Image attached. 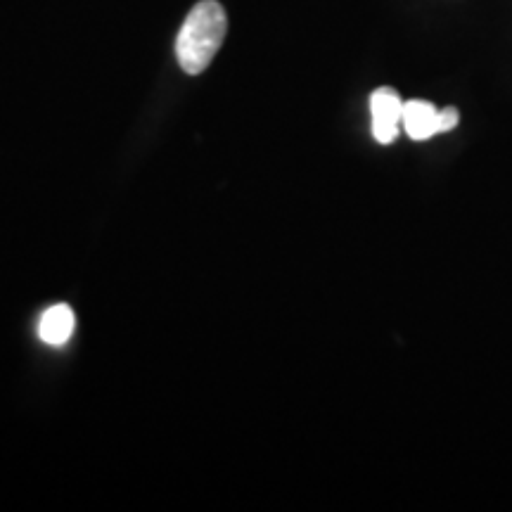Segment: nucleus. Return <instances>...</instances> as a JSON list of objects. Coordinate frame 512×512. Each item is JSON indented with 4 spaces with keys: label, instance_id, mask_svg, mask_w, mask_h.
Listing matches in <instances>:
<instances>
[{
    "label": "nucleus",
    "instance_id": "3",
    "mask_svg": "<svg viewBox=\"0 0 512 512\" xmlns=\"http://www.w3.org/2000/svg\"><path fill=\"white\" fill-rule=\"evenodd\" d=\"M439 110L427 100H408L403 102V119L401 126L413 140H427L437 133Z\"/></svg>",
    "mask_w": 512,
    "mask_h": 512
},
{
    "label": "nucleus",
    "instance_id": "5",
    "mask_svg": "<svg viewBox=\"0 0 512 512\" xmlns=\"http://www.w3.org/2000/svg\"><path fill=\"white\" fill-rule=\"evenodd\" d=\"M458 121H460V114L456 107H444V110H439V117H437V133L453 131V128L458 126Z\"/></svg>",
    "mask_w": 512,
    "mask_h": 512
},
{
    "label": "nucleus",
    "instance_id": "2",
    "mask_svg": "<svg viewBox=\"0 0 512 512\" xmlns=\"http://www.w3.org/2000/svg\"><path fill=\"white\" fill-rule=\"evenodd\" d=\"M370 114H373V136L380 145L394 143L399 136L403 119V100L394 88H377L370 95Z\"/></svg>",
    "mask_w": 512,
    "mask_h": 512
},
{
    "label": "nucleus",
    "instance_id": "1",
    "mask_svg": "<svg viewBox=\"0 0 512 512\" xmlns=\"http://www.w3.org/2000/svg\"><path fill=\"white\" fill-rule=\"evenodd\" d=\"M228 31V17L221 3L202 0L185 17L176 38V57L185 74H202L214 60Z\"/></svg>",
    "mask_w": 512,
    "mask_h": 512
},
{
    "label": "nucleus",
    "instance_id": "4",
    "mask_svg": "<svg viewBox=\"0 0 512 512\" xmlns=\"http://www.w3.org/2000/svg\"><path fill=\"white\" fill-rule=\"evenodd\" d=\"M74 332V311L67 304H57L41 316L38 323V337L50 347H62L69 342Z\"/></svg>",
    "mask_w": 512,
    "mask_h": 512
}]
</instances>
